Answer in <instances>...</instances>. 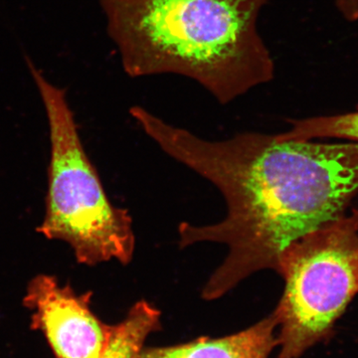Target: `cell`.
Segmentation results:
<instances>
[{
	"label": "cell",
	"instance_id": "obj_1",
	"mask_svg": "<svg viewBox=\"0 0 358 358\" xmlns=\"http://www.w3.org/2000/svg\"><path fill=\"white\" fill-rule=\"evenodd\" d=\"M129 113L166 154L211 181L226 200L228 213L221 222L178 227L180 248L214 242L229 249L205 285V300L220 298L258 271L278 273L289 245L341 217L358 194L355 141L257 133L205 141L138 106Z\"/></svg>",
	"mask_w": 358,
	"mask_h": 358
},
{
	"label": "cell",
	"instance_id": "obj_2",
	"mask_svg": "<svg viewBox=\"0 0 358 358\" xmlns=\"http://www.w3.org/2000/svg\"><path fill=\"white\" fill-rule=\"evenodd\" d=\"M273 0H99L131 78L178 75L222 105L275 78L259 18Z\"/></svg>",
	"mask_w": 358,
	"mask_h": 358
},
{
	"label": "cell",
	"instance_id": "obj_3",
	"mask_svg": "<svg viewBox=\"0 0 358 358\" xmlns=\"http://www.w3.org/2000/svg\"><path fill=\"white\" fill-rule=\"evenodd\" d=\"M50 131L46 208L40 234L69 245L78 263L95 266L115 260L128 265L136 237L127 209L114 206L85 150L66 90L49 82L25 56Z\"/></svg>",
	"mask_w": 358,
	"mask_h": 358
},
{
	"label": "cell",
	"instance_id": "obj_4",
	"mask_svg": "<svg viewBox=\"0 0 358 358\" xmlns=\"http://www.w3.org/2000/svg\"><path fill=\"white\" fill-rule=\"evenodd\" d=\"M278 274L285 280L274 310L278 358H299L329 334L358 293V209L289 245Z\"/></svg>",
	"mask_w": 358,
	"mask_h": 358
},
{
	"label": "cell",
	"instance_id": "obj_5",
	"mask_svg": "<svg viewBox=\"0 0 358 358\" xmlns=\"http://www.w3.org/2000/svg\"><path fill=\"white\" fill-rule=\"evenodd\" d=\"M91 296L50 275H36L28 285L24 305L32 310V327L44 334L55 358H100L107 348L112 327L93 313Z\"/></svg>",
	"mask_w": 358,
	"mask_h": 358
},
{
	"label": "cell",
	"instance_id": "obj_6",
	"mask_svg": "<svg viewBox=\"0 0 358 358\" xmlns=\"http://www.w3.org/2000/svg\"><path fill=\"white\" fill-rule=\"evenodd\" d=\"M275 313L241 333L222 338H200L186 345L143 350L140 358H268L279 345Z\"/></svg>",
	"mask_w": 358,
	"mask_h": 358
},
{
	"label": "cell",
	"instance_id": "obj_7",
	"mask_svg": "<svg viewBox=\"0 0 358 358\" xmlns=\"http://www.w3.org/2000/svg\"><path fill=\"white\" fill-rule=\"evenodd\" d=\"M159 326V310L148 301H138L126 319L112 326L109 343L100 358H140L148 336Z\"/></svg>",
	"mask_w": 358,
	"mask_h": 358
},
{
	"label": "cell",
	"instance_id": "obj_8",
	"mask_svg": "<svg viewBox=\"0 0 358 358\" xmlns=\"http://www.w3.org/2000/svg\"><path fill=\"white\" fill-rule=\"evenodd\" d=\"M292 129L278 134L284 140L313 141L319 138H343L358 143V112L289 121Z\"/></svg>",
	"mask_w": 358,
	"mask_h": 358
},
{
	"label": "cell",
	"instance_id": "obj_9",
	"mask_svg": "<svg viewBox=\"0 0 358 358\" xmlns=\"http://www.w3.org/2000/svg\"><path fill=\"white\" fill-rule=\"evenodd\" d=\"M336 4L346 20H358V0H336Z\"/></svg>",
	"mask_w": 358,
	"mask_h": 358
}]
</instances>
